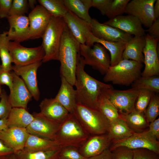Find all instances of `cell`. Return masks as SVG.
Here are the masks:
<instances>
[{
	"instance_id": "6da1fadb",
	"label": "cell",
	"mask_w": 159,
	"mask_h": 159,
	"mask_svg": "<svg viewBox=\"0 0 159 159\" xmlns=\"http://www.w3.org/2000/svg\"><path fill=\"white\" fill-rule=\"evenodd\" d=\"M85 65L80 52L77 57L74 85L77 103L98 109V100L103 90L112 87L89 75L85 70Z\"/></svg>"
},
{
	"instance_id": "7a4b0ae2",
	"label": "cell",
	"mask_w": 159,
	"mask_h": 159,
	"mask_svg": "<svg viewBox=\"0 0 159 159\" xmlns=\"http://www.w3.org/2000/svg\"><path fill=\"white\" fill-rule=\"evenodd\" d=\"M80 44L75 39L66 25L63 34L58 61L60 63L61 77L73 86L76 81L78 55Z\"/></svg>"
},
{
	"instance_id": "3957f363",
	"label": "cell",
	"mask_w": 159,
	"mask_h": 159,
	"mask_svg": "<svg viewBox=\"0 0 159 159\" xmlns=\"http://www.w3.org/2000/svg\"><path fill=\"white\" fill-rule=\"evenodd\" d=\"M90 136L74 115L69 113L60 123L55 141L61 148H79Z\"/></svg>"
},
{
	"instance_id": "277c9868",
	"label": "cell",
	"mask_w": 159,
	"mask_h": 159,
	"mask_svg": "<svg viewBox=\"0 0 159 159\" xmlns=\"http://www.w3.org/2000/svg\"><path fill=\"white\" fill-rule=\"evenodd\" d=\"M73 114L90 135L107 134L110 122L99 109L77 103Z\"/></svg>"
},
{
	"instance_id": "5b68a950",
	"label": "cell",
	"mask_w": 159,
	"mask_h": 159,
	"mask_svg": "<svg viewBox=\"0 0 159 159\" xmlns=\"http://www.w3.org/2000/svg\"><path fill=\"white\" fill-rule=\"evenodd\" d=\"M67 24L63 17H52L42 38L45 52L42 62L58 60L62 36Z\"/></svg>"
},
{
	"instance_id": "8992f818",
	"label": "cell",
	"mask_w": 159,
	"mask_h": 159,
	"mask_svg": "<svg viewBox=\"0 0 159 159\" xmlns=\"http://www.w3.org/2000/svg\"><path fill=\"white\" fill-rule=\"evenodd\" d=\"M142 63L130 59H122L115 65L110 66L105 74V82L128 86L141 76Z\"/></svg>"
},
{
	"instance_id": "52a82bcc",
	"label": "cell",
	"mask_w": 159,
	"mask_h": 159,
	"mask_svg": "<svg viewBox=\"0 0 159 159\" xmlns=\"http://www.w3.org/2000/svg\"><path fill=\"white\" fill-rule=\"evenodd\" d=\"M80 54L85 65L91 66L102 75L110 67V58L107 50L99 43H95L92 47L80 44Z\"/></svg>"
},
{
	"instance_id": "ba28073f",
	"label": "cell",
	"mask_w": 159,
	"mask_h": 159,
	"mask_svg": "<svg viewBox=\"0 0 159 159\" xmlns=\"http://www.w3.org/2000/svg\"><path fill=\"white\" fill-rule=\"evenodd\" d=\"M102 92L115 106L120 114H127L135 110L139 90L132 88L125 90H119L114 89L112 87L105 88Z\"/></svg>"
},
{
	"instance_id": "9c48e42d",
	"label": "cell",
	"mask_w": 159,
	"mask_h": 159,
	"mask_svg": "<svg viewBox=\"0 0 159 159\" xmlns=\"http://www.w3.org/2000/svg\"><path fill=\"white\" fill-rule=\"evenodd\" d=\"M20 43L10 41L9 49L12 63L14 65L23 66L42 62L45 52L42 46L34 47H26Z\"/></svg>"
},
{
	"instance_id": "30bf717a",
	"label": "cell",
	"mask_w": 159,
	"mask_h": 159,
	"mask_svg": "<svg viewBox=\"0 0 159 159\" xmlns=\"http://www.w3.org/2000/svg\"><path fill=\"white\" fill-rule=\"evenodd\" d=\"M109 149L123 146L132 149L146 148L159 154V142L148 130L135 133L130 137L120 140L112 142Z\"/></svg>"
},
{
	"instance_id": "8fae6325",
	"label": "cell",
	"mask_w": 159,
	"mask_h": 159,
	"mask_svg": "<svg viewBox=\"0 0 159 159\" xmlns=\"http://www.w3.org/2000/svg\"><path fill=\"white\" fill-rule=\"evenodd\" d=\"M34 119L26 128L29 134L55 140L60 123L42 115L34 112Z\"/></svg>"
},
{
	"instance_id": "7c38bea8",
	"label": "cell",
	"mask_w": 159,
	"mask_h": 159,
	"mask_svg": "<svg viewBox=\"0 0 159 159\" xmlns=\"http://www.w3.org/2000/svg\"><path fill=\"white\" fill-rule=\"evenodd\" d=\"M28 16L29 21L28 39L42 38L53 16L40 5L36 6Z\"/></svg>"
},
{
	"instance_id": "4fadbf2b",
	"label": "cell",
	"mask_w": 159,
	"mask_h": 159,
	"mask_svg": "<svg viewBox=\"0 0 159 159\" xmlns=\"http://www.w3.org/2000/svg\"><path fill=\"white\" fill-rule=\"evenodd\" d=\"M156 0H132L128 3L125 13L137 18L149 28L155 20L153 8Z\"/></svg>"
},
{
	"instance_id": "5bb4252c",
	"label": "cell",
	"mask_w": 159,
	"mask_h": 159,
	"mask_svg": "<svg viewBox=\"0 0 159 159\" xmlns=\"http://www.w3.org/2000/svg\"><path fill=\"white\" fill-rule=\"evenodd\" d=\"M145 45L143 50L145 68L141 76L148 77L159 74V60L157 51L159 39L154 38L148 34L145 35Z\"/></svg>"
},
{
	"instance_id": "9a60e30c",
	"label": "cell",
	"mask_w": 159,
	"mask_h": 159,
	"mask_svg": "<svg viewBox=\"0 0 159 159\" xmlns=\"http://www.w3.org/2000/svg\"><path fill=\"white\" fill-rule=\"evenodd\" d=\"M90 26L92 34L96 37L105 41L127 43L133 37L117 28L100 23L95 19H92Z\"/></svg>"
},
{
	"instance_id": "2e32d148",
	"label": "cell",
	"mask_w": 159,
	"mask_h": 159,
	"mask_svg": "<svg viewBox=\"0 0 159 159\" xmlns=\"http://www.w3.org/2000/svg\"><path fill=\"white\" fill-rule=\"evenodd\" d=\"M42 62L23 65L12 66L13 72L21 77L32 97L37 101L40 98V92L38 87L37 72Z\"/></svg>"
},
{
	"instance_id": "e0dca14e",
	"label": "cell",
	"mask_w": 159,
	"mask_h": 159,
	"mask_svg": "<svg viewBox=\"0 0 159 159\" xmlns=\"http://www.w3.org/2000/svg\"><path fill=\"white\" fill-rule=\"evenodd\" d=\"M12 90L8 96L9 102L13 107H20L27 109L29 102L32 96L22 79L13 72Z\"/></svg>"
},
{
	"instance_id": "ac0fdd59",
	"label": "cell",
	"mask_w": 159,
	"mask_h": 159,
	"mask_svg": "<svg viewBox=\"0 0 159 159\" xmlns=\"http://www.w3.org/2000/svg\"><path fill=\"white\" fill-rule=\"evenodd\" d=\"M117 28L134 36H145V30L142 24L136 17L130 15H120L109 19L103 23Z\"/></svg>"
},
{
	"instance_id": "d6986e66",
	"label": "cell",
	"mask_w": 159,
	"mask_h": 159,
	"mask_svg": "<svg viewBox=\"0 0 159 159\" xmlns=\"http://www.w3.org/2000/svg\"><path fill=\"white\" fill-rule=\"evenodd\" d=\"M64 18L67 27L75 39L80 44H85L92 34L90 24L69 11Z\"/></svg>"
},
{
	"instance_id": "ffe728a7",
	"label": "cell",
	"mask_w": 159,
	"mask_h": 159,
	"mask_svg": "<svg viewBox=\"0 0 159 159\" xmlns=\"http://www.w3.org/2000/svg\"><path fill=\"white\" fill-rule=\"evenodd\" d=\"M111 142L107 134L90 135L78 149L84 157L88 158L99 155L109 148Z\"/></svg>"
},
{
	"instance_id": "44dd1931",
	"label": "cell",
	"mask_w": 159,
	"mask_h": 159,
	"mask_svg": "<svg viewBox=\"0 0 159 159\" xmlns=\"http://www.w3.org/2000/svg\"><path fill=\"white\" fill-rule=\"evenodd\" d=\"M29 134L25 128L8 127L0 131V140L15 154L24 148Z\"/></svg>"
},
{
	"instance_id": "7402d4cb",
	"label": "cell",
	"mask_w": 159,
	"mask_h": 159,
	"mask_svg": "<svg viewBox=\"0 0 159 159\" xmlns=\"http://www.w3.org/2000/svg\"><path fill=\"white\" fill-rule=\"evenodd\" d=\"M9 28L7 34L10 40L19 43L28 40L29 21L25 15L9 16Z\"/></svg>"
},
{
	"instance_id": "603a6c76",
	"label": "cell",
	"mask_w": 159,
	"mask_h": 159,
	"mask_svg": "<svg viewBox=\"0 0 159 159\" xmlns=\"http://www.w3.org/2000/svg\"><path fill=\"white\" fill-rule=\"evenodd\" d=\"M39 107L42 115L59 123L69 113L54 98L44 99L40 102Z\"/></svg>"
},
{
	"instance_id": "cb8c5ba5",
	"label": "cell",
	"mask_w": 159,
	"mask_h": 159,
	"mask_svg": "<svg viewBox=\"0 0 159 159\" xmlns=\"http://www.w3.org/2000/svg\"><path fill=\"white\" fill-rule=\"evenodd\" d=\"M61 85L54 98L70 113L73 114L77 104L76 94L72 85L61 77Z\"/></svg>"
},
{
	"instance_id": "d4e9b609",
	"label": "cell",
	"mask_w": 159,
	"mask_h": 159,
	"mask_svg": "<svg viewBox=\"0 0 159 159\" xmlns=\"http://www.w3.org/2000/svg\"><path fill=\"white\" fill-rule=\"evenodd\" d=\"M95 43L101 44L109 52L110 66L116 65L123 59L122 54L126 42L107 41L97 38L92 34L86 45L92 47Z\"/></svg>"
},
{
	"instance_id": "484cf974",
	"label": "cell",
	"mask_w": 159,
	"mask_h": 159,
	"mask_svg": "<svg viewBox=\"0 0 159 159\" xmlns=\"http://www.w3.org/2000/svg\"><path fill=\"white\" fill-rule=\"evenodd\" d=\"M145 42V35L133 37L126 44L123 53V59L144 63L143 50Z\"/></svg>"
},
{
	"instance_id": "4316f807",
	"label": "cell",
	"mask_w": 159,
	"mask_h": 159,
	"mask_svg": "<svg viewBox=\"0 0 159 159\" xmlns=\"http://www.w3.org/2000/svg\"><path fill=\"white\" fill-rule=\"evenodd\" d=\"M34 119L32 114L22 108L13 107L7 118L8 127L26 128Z\"/></svg>"
},
{
	"instance_id": "83f0119b",
	"label": "cell",
	"mask_w": 159,
	"mask_h": 159,
	"mask_svg": "<svg viewBox=\"0 0 159 159\" xmlns=\"http://www.w3.org/2000/svg\"><path fill=\"white\" fill-rule=\"evenodd\" d=\"M69 11L90 25L92 19L89 13L92 7V0H64Z\"/></svg>"
},
{
	"instance_id": "f1b7e54d",
	"label": "cell",
	"mask_w": 159,
	"mask_h": 159,
	"mask_svg": "<svg viewBox=\"0 0 159 159\" xmlns=\"http://www.w3.org/2000/svg\"><path fill=\"white\" fill-rule=\"evenodd\" d=\"M135 133L123 120L119 117L110 122L107 134L112 142L127 138Z\"/></svg>"
},
{
	"instance_id": "f546056e",
	"label": "cell",
	"mask_w": 159,
	"mask_h": 159,
	"mask_svg": "<svg viewBox=\"0 0 159 159\" xmlns=\"http://www.w3.org/2000/svg\"><path fill=\"white\" fill-rule=\"evenodd\" d=\"M59 147L55 140L29 134L24 148L29 151L37 152L49 150Z\"/></svg>"
},
{
	"instance_id": "4dcf8cb0",
	"label": "cell",
	"mask_w": 159,
	"mask_h": 159,
	"mask_svg": "<svg viewBox=\"0 0 159 159\" xmlns=\"http://www.w3.org/2000/svg\"><path fill=\"white\" fill-rule=\"evenodd\" d=\"M119 117L123 120L129 127L135 133L145 131L149 123L148 122L144 113L135 110L125 115L119 114Z\"/></svg>"
},
{
	"instance_id": "1f68e13d",
	"label": "cell",
	"mask_w": 159,
	"mask_h": 159,
	"mask_svg": "<svg viewBox=\"0 0 159 159\" xmlns=\"http://www.w3.org/2000/svg\"><path fill=\"white\" fill-rule=\"evenodd\" d=\"M61 148L43 151H31L24 148L14 154L17 159H59Z\"/></svg>"
},
{
	"instance_id": "d6a6232c",
	"label": "cell",
	"mask_w": 159,
	"mask_h": 159,
	"mask_svg": "<svg viewBox=\"0 0 159 159\" xmlns=\"http://www.w3.org/2000/svg\"><path fill=\"white\" fill-rule=\"evenodd\" d=\"M10 40L7 32L0 34V57L1 61V66L5 71L10 72L12 69L11 57L9 49Z\"/></svg>"
},
{
	"instance_id": "836d02e7",
	"label": "cell",
	"mask_w": 159,
	"mask_h": 159,
	"mask_svg": "<svg viewBox=\"0 0 159 159\" xmlns=\"http://www.w3.org/2000/svg\"><path fill=\"white\" fill-rule=\"evenodd\" d=\"M37 1L53 17H64L69 11L64 0H38Z\"/></svg>"
},
{
	"instance_id": "e575fe53",
	"label": "cell",
	"mask_w": 159,
	"mask_h": 159,
	"mask_svg": "<svg viewBox=\"0 0 159 159\" xmlns=\"http://www.w3.org/2000/svg\"><path fill=\"white\" fill-rule=\"evenodd\" d=\"M98 108L110 122L119 117V113L117 109L102 92L99 99Z\"/></svg>"
},
{
	"instance_id": "d590c367",
	"label": "cell",
	"mask_w": 159,
	"mask_h": 159,
	"mask_svg": "<svg viewBox=\"0 0 159 159\" xmlns=\"http://www.w3.org/2000/svg\"><path fill=\"white\" fill-rule=\"evenodd\" d=\"M132 88L145 89L154 93L159 92V77L154 75L148 77L140 76L132 84Z\"/></svg>"
},
{
	"instance_id": "8d00e7d4",
	"label": "cell",
	"mask_w": 159,
	"mask_h": 159,
	"mask_svg": "<svg viewBox=\"0 0 159 159\" xmlns=\"http://www.w3.org/2000/svg\"><path fill=\"white\" fill-rule=\"evenodd\" d=\"M144 114L149 123L156 119L159 114V97L155 93L152 95Z\"/></svg>"
},
{
	"instance_id": "74e56055",
	"label": "cell",
	"mask_w": 159,
	"mask_h": 159,
	"mask_svg": "<svg viewBox=\"0 0 159 159\" xmlns=\"http://www.w3.org/2000/svg\"><path fill=\"white\" fill-rule=\"evenodd\" d=\"M129 0H113L105 15L110 19L122 15L125 13Z\"/></svg>"
},
{
	"instance_id": "f35d334b",
	"label": "cell",
	"mask_w": 159,
	"mask_h": 159,
	"mask_svg": "<svg viewBox=\"0 0 159 159\" xmlns=\"http://www.w3.org/2000/svg\"><path fill=\"white\" fill-rule=\"evenodd\" d=\"M155 93L145 89L139 90V92L135 106V110L144 113L149 102L151 97Z\"/></svg>"
},
{
	"instance_id": "ab89813d",
	"label": "cell",
	"mask_w": 159,
	"mask_h": 159,
	"mask_svg": "<svg viewBox=\"0 0 159 159\" xmlns=\"http://www.w3.org/2000/svg\"><path fill=\"white\" fill-rule=\"evenodd\" d=\"M29 6L27 0H13L9 16L25 15Z\"/></svg>"
},
{
	"instance_id": "60d3db41",
	"label": "cell",
	"mask_w": 159,
	"mask_h": 159,
	"mask_svg": "<svg viewBox=\"0 0 159 159\" xmlns=\"http://www.w3.org/2000/svg\"><path fill=\"white\" fill-rule=\"evenodd\" d=\"M0 98V119H7L13 107L5 91H2Z\"/></svg>"
},
{
	"instance_id": "b9f144b4",
	"label": "cell",
	"mask_w": 159,
	"mask_h": 159,
	"mask_svg": "<svg viewBox=\"0 0 159 159\" xmlns=\"http://www.w3.org/2000/svg\"><path fill=\"white\" fill-rule=\"evenodd\" d=\"M80 152L78 148L73 147H66L62 148L59 159H85Z\"/></svg>"
},
{
	"instance_id": "7bdbcfd3",
	"label": "cell",
	"mask_w": 159,
	"mask_h": 159,
	"mask_svg": "<svg viewBox=\"0 0 159 159\" xmlns=\"http://www.w3.org/2000/svg\"><path fill=\"white\" fill-rule=\"evenodd\" d=\"M110 150L111 159H133V149L120 146Z\"/></svg>"
},
{
	"instance_id": "ee69618b",
	"label": "cell",
	"mask_w": 159,
	"mask_h": 159,
	"mask_svg": "<svg viewBox=\"0 0 159 159\" xmlns=\"http://www.w3.org/2000/svg\"><path fill=\"white\" fill-rule=\"evenodd\" d=\"M133 159H159V154L146 148L133 149Z\"/></svg>"
},
{
	"instance_id": "f6af8a7d",
	"label": "cell",
	"mask_w": 159,
	"mask_h": 159,
	"mask_svg": "<svg viewBox=\"0 0 159 159\" xmlns=\"http://www.w3.org/2000/svg\"><path fill=\"white\" fill-rule=\"evenodd\" d=\"M13 77L11 72L4 70L0 65V85H5L11 91L12 88Z\"/></svg>"
},
{
	"instance_id": "bcb514c9",
	"label": "cell",
	"mask_w": 159,
	"mask_h": 159,
	"mask_svg": "<svg viewBox=\"0 0 159 159\" xmlns=\"http://www.w3.org/2000/svg\"><path fill=\"white\" fill-rule=\"evenodd\" d=\"M113 0H92V7L100 11L101 14L105 15L106 13Z\"/></svg>"
},
{
	"instance_id": "7dc6e473",
	"label": "cell",
	"mask_w": 159,
	"mask_h": 159,
	"mask_svg": "<svg viewBox=\"0 0 159 159\" xmlns=\"http://www.w3.org/2000/svg\"><path fill=\"white\" fill-rule=\"evenodd\" d=\"M13 0H0V19L9 16Z\"/></svg>"
},
{
	"instance_id": "c3c4849f",
	"label": "cell",
	"mask_w": 159,
	"mask_h": 159,
	"mask_svg": "<svg viewBox=\"0 0 159 159\" xmlns=\"http://www.w3.org/2000/svg\"><path fill=\"white\" fill-rule=\"evenodd\" d=\"M149 36L154 38L159 39V19L155 20L148 29L145 30Z\"/></svg>"
},
{
	"instance_id": "681fc988",
	"label": "cell",
	"mask_w": 159,
	"mask_h": 159,
	"mask_svg": "<svg viewBox=\"0 0 159 159\" xmlns=\"http://www.w3.org/2000/svg\"><path fill=\"white\" fill-rule=\"evenodd\" d=\"M148 131L158 141L159 140V118L150 123Z\"/></svg>"
},
{
	"instance_id": "f907efd6",
	"label": "cell",
	"mask_w": 159,
	"mask_h": 159,
	"mask_svg": "<svg viewBox=\"0 0 159 159\" xmlns=\"http://www.w3.org/2000/svg\"><path fill=\"white\" fill-rule=\"evenodd\" d=\"M13 154V150L0 140V157L10 156Z\"/></svg>"
},
{
	"instance_id": "816d5d0a",
	"label": "cell",
	"mask_w": 159,
	"mask_h": 159,
	"mask_svg": "<svg viewBox=\"0 0 159 159\" xmlns=\"http://www.w3.org/2000/svg\"><path fill=\"white\" fill-rule=\"evenodd\" d=\"M85 159H111V152L108 148L99 155Z\"/></svg>"
},
{
	"instance_id": "f5cc1de1",
	"label": "cell",
	"mask_w": 159,
	"mask_h": 159,
	"mask_svg": "<svg viewBox=\"0 0 159 159\" xmlns=\"http://www.w3.org/2000/svg\"><path fill=\"white\" fill-rule=\"evenodd\" d=\"M154 6L153 12L155 20L159 19V0H157Z\"/></svg>"
},
{
	"instance_id": "db71d44e",
	"label": "cell",
	"mask_w": 159,
	"mask_h": 159,
	"mask_svg": "<svg viewBox=\"0 0 159 159\" xmlns=\"http://www.w3.org/2000/svg\"><path fill=\"white\" fill-rule=\"evenodd\" d=\"M8 128L7 119H0V131Z\"/></svg>"
},
{
	"instance_id": "11a10c76",
	"label": "cell",
	"mask_w": 159,
	"mask_h": 159,
	"mask_svg": "<svg viewBox=\"0 0 159 159\" xmlns=\"http://www.w3.org/2000/svg\"><path fill=\"white\" fill-rule=\"evenodd\" d=\"M37 1L35 0H28V4L29 8H30L32 10L36 6L35 4H36Z\"/></svg>"
},
{
	"instance_id": "9f6ffc18",
	"label": "cell",
	"mask_w": 159,
	"mask_h": 159,
	"mask_svg": "<svg viewBox=\"0 0 159 159\" xmlns=\"http://www.w3.org/2000/svg\"><path fill=\"white\" fill-rule=\"evenodd\" d=\"M9 159H17L15 155L13 154L9 156Z\"/></svg>"
},
{
	"instance_id": "6f0895ef",
	"label": "cell",
	"mask_w": 159,
	"mask_h": 159,
	"mask_svg": "<svg viewBox=\"0 0 159 159\" xmlns=\"http://www.w3.org/2000/svg\"><path fill=\"white\" fill-rule=\"evenodd\" d=\"M9 156H5L0 157V159H9Z\"/></svg>"
},
{
	"instance_id": "680465c9",
	"label": "cell",
	"mask_w": 159,
	"mask_h": 159,
	"mask_svg": "<svg viewBox=\"0 0 159 159\" xmlns=\"http://www.w3.org/2000/svg\"><path fill=\"white\" fill-rule=\"evenodd\" d=\"M2 90H1V88L0 86V96L1 95V94L2 92Z\"/></svg>"
},
{
	"instance_id": "91938a15",
	"label": "cell",
	"mask_w": 159,
	"mask_h": 159,
	"mask_svg": "<svg viewBox=\"0 0 159 159\" xmlns=\"http://www.w3.org/2000/svg\"></svg>"
},
{
	"instance_id": "94428289",
	"label": "cell",
	"mask_w": 159,
	"mask_h": 159,
	"mask_svg": "<svg viewBox=\"0 0 159 159\" xmlns=\"http://www.w3.org/2000/svg\"></svg>"
}]
</instances>
